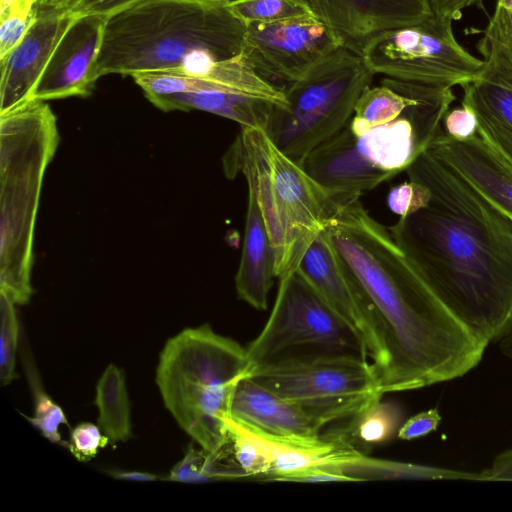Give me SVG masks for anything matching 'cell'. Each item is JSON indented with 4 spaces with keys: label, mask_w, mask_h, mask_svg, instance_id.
Returning a JSON list of instances; mask_svg holds the SVG:
<instances>
[{
    "label": "cell",
    "mask_w": 512,
    "mask_h": 512,
    "mask_svg": "<svg viewBox=\"0 0 512 512\" xmlns=\"http://www.w3.org/2000/svg\"><path fill=\"white\" fill-rule=\"evenodd\" d=\"M23 363L35 407L34 417L29 418L26 416V418L49 441L66 446V442L62 441L59 433V427L62 424L68 425L65 413L43 389L33 362L25 357L23 358Z\"/></svg>",
    "instance_id": "cell-28"
},
{
    "label": "cell",
    "mask_w": 512,
    "mask_h": 512,
    "mask_svg": "<svg viewBox=\"0 0 512 512\" xmlns=\"http://www.w3.org/2000/svg\"><path fill=\"white\" fill-rule=\"evenodd\" d=\"M245 376L329 423L347 420L383 396L373 364L350 352L284 355L253 366Z\"/></svg>",
    "instance_id": "cell-9"
},
{
    "label": "cell",
    "mask_w": 512,
    "mask_h": 512,
    "mask_svg": "<svg viewBox=\"0 0 512 512\" xmlns=\"http://www.w3.org/2000/svg\"><path fill=\"white\" fill-rule=\"evenodd\" d=\"M500 341L501 352L512 360V331Z\"/></svg>",
    "instance_id": "cell-41"
},
{
    "label": "cell",
    "mask_w": 512,
    "mask_h": 512,
    "mask_svg": "<svg viewBox=\"0 0 512 512\" xmlns=\"http://www.w3.org/2000/svg\"><path fill=\"white\" fill-rule=\"evenodd\" d=\"M46 101L30 99L0 115V293L23 305L33 289V241L45 171L58 144Z\"/></svg>",
    "instance_id": "cell-5"
},
{
    "label": "cell",
    "mask_w": 512,
    "mask_h": 512,
    "mask_svg": "<svg viewBox=\"0 0 512 512\" xmlns=\"http://www.w3.org/2000/svg\"><path fill=\"white\" fill-rule=\"evenodd\" d=\"M378 396L366 403L337 430L350 444L364 452L365 448L389 440L399 429L401 412Z\"/></svg>",
    "instance_id": "cell-22"
},
{
    "label": "cell",
    "mask_w": 512,
    "mask_h": 512,
    "mask_svg": "<svg viewBox=\"0 0 512 512\" xmlns=\"http://www.w3.org/2000/svg\"><path fill=\"white\" fill-rule=\"evenodd\" d=\"M481 33L477 50L484 57V67L512 83V0H495Z\"/></svg>",
    "instance_id": "cell-23"
},
{
    "label": "cell",
    "mask_w": 512,
    "mask_h": 512,
    "mask_svg": "<svg viewBox=\"0 0 512 512\" xmlns=\"http://www.w3.org/2000/svg\"><path fill=\"white\" fill-rule=\"evenodd\" d=\"M481 475L482 481H512V447L498 454Z\"/></svg>",
    "instance_id": "cell-37"
},
{
    "label": "cell",
    "mask_w": 512,
    "mask_h": 512,
    "mask_svg": "<svg viewBox=\"0 0 512 512\" xmlns=\"http://www.w3.org/2000/svg\"><path fill=\"white\" fill-rule=\"evenodd\" d=\"M455 99L451 87L431 86L391 121L356 131L346 126L314 149L303 168L335 192L361 195L370 191L405 172L429 149L443 130V119Z\"/></svg>",
    "instance_id": "cell-7"
},
{
    "label": "cell",
    "mask_w": 512,
    "mask_h": 512,
    "mask_svg": "<svg viewBox=\"0 0 512 512\" xmlns=\"http://www.w3.org/2000/svg\"><path fill=\"white\" fill-rule=\"evenodd\" d=\"M427 204L388 227L439 299L489 343L512 331V218L428 150L406 170Z\"/></svg>",
    "instance_id": "cell-2"
},
{
    "label": "cell",
    "mask_w": 512,
    "mask_h": 512,
    "mask_svg": "<svg viewBox=\"0 0 512 512\" xmlns=\"http://www.w3.org/2000/svg\"><path fill=\"white\" fill-rule=\"evenodd\" d=\"M279 280L271 314L260 334L246 347L249 369L300 347L368 357L356 332L298 269Z\"/></svg>",
    "instance_id": "cell-11"
},
{
    "label": "cell",
    "mask_w": 512,
    "mask_h": 512,
    "mask_svg": "<svg viewBox=\"0 0 512 512\" xmlns=\"http://www.w3.org/2000/svg\"><path fill=\"white\" fill-rule=\"evenodd\" d=\"M140 0H55L50 6L71 15H110L125 9Z\"/></svg>",
    "instance_id": "cell-34"
},
{
    "label": "cell",
    "mask_w": 512,
    "mask_h": 512,
    "mask_svg": "<svg viewBox=\"0 0 512 512\" xmlns=\"http://www.w3.org/2000/svg\"><path fill=\"white\" fill-rule=\"evenodd\" d=\"M428 200V190L423 185L408 180L389 191L387 204L393 213L401 217L425 206Z\"/></svg>",
    "instance_id": "cell-32"
},
{
    "label": "cell",
    "mask_w": 512,
    "mask_h": 512,
    "mask_svg": "<svg viewBox=\"0 0 512 512\" xmlns=\"http://www.w3.org/2000/svg\"><path fill=\"white\" fill-rule=\"evenodd\" d=\"M462 88V105L482 111L512 130L511 82L484 67L475 80Z\"/></svg>",
    "instance_id": "cell-24"
},
{
    "label": "cell",
    "mask_w": 512,
    "mask_h": 512,
    "mask_svg": "<svg viewBox=\"0 0 512 512\" xmlns=\"http://www.w3.org/2000/svg\"><path fill=\"white\" fill-rule=\"evenodd\" d=\"M109 438L101 433V428L90 422H83L74 427L66 448L79 461H88L109 443Z\"/></svg>",
    "instance_id": "cell-31"
},
{
    "label": "cell",
    "mask_w": 512,
    "mask_h": 512,
    "mask_svg": "<svg viewBox=\"0 0 512 512\" xmlns=\"http://www.w3.org/2000/svg\"><path fill=\"white\" fill-rule=\"evenodd\" d=\"M15 305L0 293V380L3 386L9 385L17 377L15 363L19 327Z\"/></svg>",
    "instance_id": "cell-30"
},
{
    "label": "cell",
    "mask_w": 512,
    "mask_h": 512,
    "mask_svg": "<svg viewBox=\"0 0 512 512\" xmlns=\"http://www.w3.org/2000/svg\"><path fill=\"white\" fill-rule=\"evenodd\" d=\"M373 76L359 54L339 47L301 79L286 83L287 104L275 105L266 133L303 167L314 149L347 126Z\"/></svg>",
    "instance_id": "cell-8"
},
{
    "label": "cell",
    "mask_w": 512,
    "mask_h": 512,
    "mask_svg": "<svg viewBox=\"0 0 512 512\" xmlns=\"http://www.w3.org/2000/svg\"><path fill=\"white\" fill-rule=\"evenodd\" d=\"M229 9L245 26L316 15L306 0H230Z\"/></svg>",
    "instance_id": "cell-27"
},
{
    "label": "cell",
    "mask_w": 512,
    "mask_h": 512,
    "mask_svg": "<svg viewBox=\"0 0 512 512\" xmlns=\"http://www.w3.org/2000/svg\"><path fill=\"white\" fill-rule=\"evenodd\" d=\"M230 416L264 432L292 437H315L330 424L325 418L288 401L247 376L237 383Z\"/></svg>",
    "instance_id": "cell-18"
},
{
    "label": "cell",
    "mask_w": 512,
    "mask_h": 512,
    "mask_svg": "<svg viewBox=\"0 0 512 512\" xmlns=\"http://www.w3.org/2000/svg\"><path fill=\"white\" fill-rule=\"evenodd\" d=\"M106 472L115 479L128 480V481L147 482V481H155V480L159 479V477L157 475L149 473V472H143V471L112 469V470H109Z\"/></svg>",
    "instance_id": "cell-40"
},
{
    "label": "cell",
    "mask_w": 512,
    "mask_h": 512,
    "mask_svg": "<svg viewBox=\"0 0 512 512\" xmlns=\"http://www.w3.org/2000/svg\"><path fill=\"white\" fill-rule=\"evenodd\" d=\"M55 0H39V7L50 6Z\"/></svg>",
    "instance_id": "cell-42"
},
{
    "label": "cell",
    "mask_w": 512,
    "mask_h": 512,
    "mask_svg": "<svg viewBox=\"0 0 512 512\" xmlns=\"http://www.w3.org/2000/svg\"><path fill=\"white\" fill-rule=\"evenodd\" d=\"M297 269L356 332L374 368L378 367L381 349L367 300L353 273L334 247L327 228L311 241Z\"/></svg>",
    "instance_id": "cell-13"
},
{
    "label": "cell",
    "mask_w": 512,
    "mask_h": 512,
    "mask_svg": "<svg viewBox=\"0 0 512 512\" xmlns=\"http://www.w3.org/2000/svg\"><path fill=\"white\" fill-rule=\"evenodd\" d=\"M74 15L54 7H39L21 42L0 59V115L32 98L56 45Z\"/></svg>",
    "instance_id": "cell-16"
},
{
    "label": "cell",
    "mask_w": 512,
    "mask_h": 512,
    "mask_svg": "<svg viewBox=\"0 0 512 512\" xmlns=\"http://www.w3.org/2000/svg\"><path fill=\"white\" fill-rule=\"evenodd\" d=\"M248 369L246 348L207 324L184 329L160 354L156 382L166 408L204 451L221 460L229 446L225 418Z\"/></svg>",
    "instance_id": "cell-6"
},
{
    "label": "cell",
    "mask_w": 512,
    "mask_h": 512,
    "mask_svg": "<svg viewBox=\"0 0 512 512\" xmlns=\"http://www.w3.org/2000/svg\"><path fill=\"white\" fill-rule=\"evenodd\" d=\"M274 278V250L255 195L248 189L244 241L235 275L237 295L253 308L265 310Z\"/></svg>",
    "instance_id": "cell-19"
},
{
    "label": "cell",
    "mask_w": 512,
    "mask_h": 512,
    "mask_svg": "<svg viewBox=\"0 0 512 512\" xmlns=\"http://www.w3.org/2000/svg\"><path fill=\"white\" fill-rule=\"evenodd\" d=\"M39 0H0V59L24 38L38 15Z\"/></svg>",
    "instance_id": "cell-29"
},
{
    "label": "cell",
    "mask_w": 512,
    "mask_h": 512,
    "mask_svg": "<svg viewBox=\"0 0 512 512\" xmlns=\"http://www.w3.org/2000/svg\"><path fill=\"white\" fill-rule=\"evenodd\" d=\"M107 17L75 16L56 45L31 99L86 97L95 86L94 64Z\"/></svg>",
    "instance_id": "cell-14"
},
{
    "label": "cell",
    "mask_w": 512,
    "mask_h": 512,
    "mask_svg": "<svg viewBox=\"0 0 512 512\" xmlns=\"http://www.w3.org/2000/svg\"><path fill=\"white\" fill-rule=\"evenodd\" d=\"M227 177L242 174L256 198L275 254V276L297 269L315 236L359 194L327 189L285 155L266 131L241 127L223 157Z\"/></svg>",
    "instance_id": "cell-4"
},
{
    "label": "cell",
    "mask_w": 512,
    "mask_h": 512,
    "mask_svg": "<svg viewBox=\"0 0 512 512\" xmlns=\"http://www.w3.org/2000/svg\"><path fill=\"white\" fill-rule=\"evenodd\" d=\"M230 0H140L107 17L94 79L171 71L205 78L244 51L246 26Z\"/></svg>",
    "instance_id": "cell-3"
},
{
    "label": "cell",
    "mask_w": 512,
    "mask_h": 512,
    "mask_svg": "<svg viewBox=\"0 0 512 512\" xmlns=\"http://www.w3.org/2000/svg\"><path fill=\"white\" fill-rule=\"evenodd\" d=\"M225 424L236 466L245 477H268L271 471V461L262 443L239 420L228 416L225 418Z\"/></svg>",
    "instance_id": "cell-25"
},
{
    "label": "cell",
    "mask_w": 512,
    "mask_h": 512,
    "mask_svg": "<svg viewBox=\"0 0 512 512\" xmlns=\"http://www.w3.org/2000/svg\"><path fill=\"white\" fill-rule=\"evenodd\" d=\"M98 426L111 443L126 442L132 436L130 402L123 371L114 364L106 367L96 385Z\"/></svg>",
    "instance_id": "cell-21"
},
{
    "label": "cell",
    "mask_w": 512,
    "mask_h": 512,
    "mask_svg": "<svg viewBox=\"0 0 512 512\" xmlns=\"http://www.w3.org/2000/svg\"><path fill=\"white\" fill-rule=\"evenodd\" d=\"M278 481L284 482H306V483H315V482H350L354 481L351 477H348L344 474H340L331 470L326 469H310L306 471H302L290 476H286L280 478Z\"/></svg>",
    "instance_id": "cell-38"
},
{
    "label": "cell",
    "mask_w": 512,
    "mask_h": 512,
    "mask_svg": "<svg viewBox=\"0 0 512 512\" xmlns=\"http://www.w3.org/2000/svg\"><path fill=\"white\" fill-rule=\"evenodd\" d=\"M452 22L435 14L419 24L384 31L367 42L361 57L374 74L425 85L462 87L480 75L485 63L457 41Z\"/></svg>",
    "instance_id": "cell-10"
},
{
    "label": "cell",
    "mask_w": 512,
    "mask_h": 512,
    "mask_svg": "<svg viewBox=\"0 0 512 512\" xmlns=\"http://www.w3.org/2000/svg\"><path fill=\"white\" fill-rule=\"evenodd\" d=\"M343 46L335 31L316 15L246 26L244 52L269 80L294 82ZM270 81V80H269Z\"/></svg>",
    "instance_id": "cell-12"
},
{
    "label": "cell",
    "mask_w": 512,
    "mask_h": 512,
    "mask_svg": "<svg viewBox=\"0 0 512 512\" xmlns=\"http://www.w3.org/2000/svg\"><path fill=\"white\" fill-rule=\"evenodd\" d=\"M428 151L512 218V167L478 132L460 140L442 130Z\"/></svg>",
    "instance_id": "cell-17"
},
{
    "label": "cell",
    "mask_w": 512,
    "mask_h": 512,
    "mask_svg": "<svg viewBox=\"0 0 512 512\" xmlns=\"http://www.w3.org/2000/svg\"><path fill=\"white\" fill-rule=\"evenodd\" d=\"M472 111L477 117L480 136L512 167V130L482 111Z\"/></svg>",
    "instance_id": "cell-33"
},
{
    "label": "cell",
    "mask_w": 512,
    "mask_h": 512,
    "mask_svg": "<svg viewBox=\"0 0 512 512\" xmlns=\"http://www.w3.org/2000/svg\"><path fill=\"white\" fill-rule=\"evenodd\" d=\"M154 105L166 112L201 110L237 122L241 127L265 130L272 111L278 104L212 83L203 89L161 98Z\"/></svg>",
    "instance_id": "cell-20"
},
{
    "label": "cell",
    "mask_w": 512,
    "mask_h": 512,
    "mask_svg": "<svg viewBox=\"0 0 512 512\" xmlns=\"http://www.w3.org/2000/svg\"><path fill=\"white\" fill-rule=\"evenodd\" d=\"M481 0H432L433 9L436 15L457 20L461 17L462 11L469 6L479 4Z\"/></svg>",
    "instance_id": "cell-39"
},
{
    "label": "cell",
    "mask_w": 512,
    "mask_h": 512,
    "mask_svg": "<svg viewBox=\"0 0 512 512\" xmlns=\"http://www.w3.org/2000/svg\"><path fill=\"white\" fill-rule=\"evenodd\" d=\"M443 125L445 133L455 139H467L478 132L476 114L465 105L448 111Z\"/></svg>",
    "instance_id": "cell-35"
},
{
    "label": "cell",
    "mask_w": 512,
    "mask_h": 512,
    "mask_svg": "<svg viewBox=\"0 0 512 512\" xmlns=\"http://www.w3.org/2000/svg\"><path fill=\"white\" fill-rule=\"evenodd\" d=\"M441 422L437 408L422 411L405 421L397 431V437L402 440H413L435 431Z\"/></svg>",
    "instance_id": "cell-36"
},
{
    "label": "cell",
    "mask_w": 512,
    "mask_h": 512,
    "mask_svg": "<svg viewBox=\"0 0 512 512\" xmlns=\"http://www.w3.org/2000/svg\"><path fill=\"white\" fill-rule=\"evenodd\" d=\"M245 475L238 468L223 466L221 459L189 446L184 457L170 471L166 478L184 483H206L224 479H238Z\"/></svg>",
    "instance_id": "cell-26"
},
{
    "label": "cell",
    "mask_w": 512,
    "mask_h": 512,
    "mask_svg": "<svg viewBox=\"0 0 512 512\" xmlns=\"http://www.w3.org/2000/svg\"><path fill=\"white\" fill-rule=\"evenodd\" d=\"M327 230L369 306L381 395L453 380L480 363L489 342L439 299L360 197L347 201Z\"/></svg>",
    "instance_id": "cell-1"
},
{
    "label": "cell",
    "mask_w": 512,
    "mask_h": 512,
    "mask_svg": "<svg viewBox=\"0 0 512 512\" xmlns=\"http://www.w3.org/2000/svg\"><path fill=\"white\" fill-rule=\"evenodd\" d=\"M318 18L361 56L374 36L419 24L435 15L432 0H306Z\"/></svg>",
    "instance_id": "cell-15"
}]
</instances>
